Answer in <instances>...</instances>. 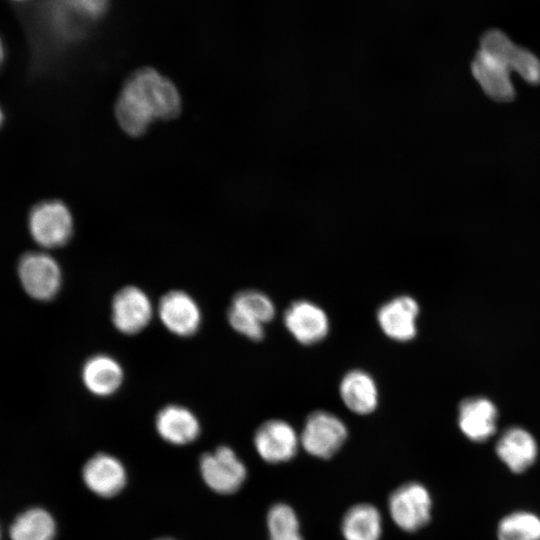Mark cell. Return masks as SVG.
Here are the masks:
<instances>
[{"label":"cell","mask_w":540,"mask_h":540,"mask_svg":"<svg viewBox=\"0 0 540 540\" xmlns=\"http://www.w3.org/2000/svg\"><path fill=\"white\" fill-rule=\"evenodd\" d=\"M181 98L176 86L152 68L135 71L117 98L115 114L124 132L140 136L155 120L177 116Z\"/></svg>","instance_id":"cell-1"},{"label":"cell","mask_w":540,"mask_h":540,"mask_svg":"<svg viewBox=\"0 0 540 540\" xmlns=\"http://www.w3.org/2000/svg\"><path fill=\"white\" fill-rule=\"evenodd\" d=\"M28 228L33 240L41 247L59 248L68 243L73 235V217L63 202L45 200L31 209Z\"/></svg>","instance_id":"cell-2"},{"label":"cell","mask_w":540,"mask_h":540,"mask_svg":"<svg viewBox=\"0 0 540 540\" xmlns=\"http://www.w3.org/2000/svg\"><path fill=\"white\" fill-rule=\"evenodd\" d=\"M388 508L393 522L403 531L416 532L426 526L432 516V498L419 482L404 483L389 497Z\"/></svg>","instance_id":"cell-3"},{"label":"cell","mask_w":540,"mask_h":540,"mask_svg":"<svg viewBox=\"0 0 540 540\" xmlns=\"http://www.w3.org/2000/svg\"><path fill=\"white\" fill-rule=\"evenodd\" d=\"M348 437L345 423L328 411H314L306 419L300 445L310 455L328 459L343 446Z\"/></svg>","instance_id":"cell-4"},{"label":"cell","mask_w":540,"mask_h":540,"mask_svg":"<svg viewBox=\"0 0 540 540\" xmlns=\"http://www.w3.org/2000/svg\"><path fill=\"white\" fill-rule=\"evenodd\" d=\"M18 275L26 293L40 301L53 299L62 284L58 262L45 252H28L18 265Z\"/></svg>","instance_id":"cell-5"},{"label":"cell","mask_w":540,"mask_h":540,"mask_svg":"<svg viewBox=\"0 0 540 540\" xmlns=\"http://www.w3.org/2000/svg\"><path fill=\"white\" fill-rule=\"evenodd\" d=\"M153 315V303L140 287L127 285L112 298L111 321L115 329L124 335H135L143 331Z\"/></svg>","instance_id":"cell-6"},{"label":"cell","mask_w":540,"mask_h":540,"mask_svg":"<svg viewBox=\"0 0 540 540\" xmlns=\"http://www.w3.org/2000/svg\"><path fill=\"white\" fill-rule=\"evenodd\" d=\"M199 467L205 483L220 494L236 492L247 474L243 462L228 446H219L212 452L204 453Z\"/></svg>","instance_id":"cell-7"},{"label":"cell","mask_w":540,"mask_h":540,"mask_svg":"<svg viewBox=\"0 0 540 540\" xmlns=\"http://www.w3.org/2000/svg\"><path fill=\"white\" fill-rule=\"evenodd\" d=\"M156 312L162 325L178 337L196 334L202 323V312L197 301L183 290L166 292L159 299Z\"/></svg>","instance_id":"cell-8"},{"label":"cell","mask_w":540,"mask_h":540,"mask_svg":"<svg viewBox=\"0 0 540 540\" xmlns=\"http://www.w3.org/2000/svg\"><path fill=\"white\" fill-rule=\"evenodd\" d=\"M480 49L500 60L510 71H516L529 84H540V60L531 51L514 44L502 31H486Z\"/></svg>","instance_id":"cell-9"},{"label":"cell","mask_w":540,"mask_h":540,"mask_svg":"<svg viewBox=\"0 0 540 540\" xmlns=\"http://www.w3.org/2000/svg\"><path fill=\"white\" fill-rule=\"evenodd\" d=\"M254 447L258 455L272 464L292 459L298 451L300 438L295 429L281 419H270L255 431Z\"/></svg>","instance_id":"cell-10"},{"label":"cell","mask_w":540,"mask_h":540,"mask_svg":"<svg viewBox=\"0 0 540 540\" xmlns=\"http://www.w3.org/2000/svg\"><path fill=\"white\" fill-rule=\"evenodd\" d=\"M283 321L293 338L303 345L323 340L329 332L326 312L309 300H297L286 309Z\"/></svg>","instance_id":"cell-11"},{"label":"cell","mask_w":540,"mask_h":540,"mask_svg":"<svg viewBox=\"0 0 540 540\" xmlns=\"http://www.w3.org/2000/svg\"><path fill=\"white\" fill-rule=\"evenodd\" d=\"M419 311V305L414 298L400 295L381 305L376 318L380 329L388 338L407 342L417 334Z\"/></svg>","instance_id":"cell-12"},{"label":"cell","mask_w":540,"mask_h":540,"mask_svg":"<svg viewBox=\"0 0 540 540\" xmlns=\"http://www.w3.org/2000/svg\"><path fill=\"white\" fill-rule=\"evenodd\" d=\"M83 481L98 496L109 498L117 495L126 484L123 464L107 453H97L84 465Z\"/></svg>","instance_id":"cell-13"},{"label":"cell","mask_w":540,"mask_h":540,"mask_svg":"<svg viewBox=\"0 0 540 540\" xmlns=\"http://www.w3.org/2000/svg\"><path fill=\"white\" fill-rule=\"evenodd\" d=\"M471 70L476 81L491 99L498 102L514 99L515 89L510 80V70L500 60L480 49L472 61Z\"/></svg>","instance_id":"cell-14"},{"label":"cell","mask_w":540,"mask_h":540,"mask_svg":"<svg viewBox=\"0 0 540 540\" xmlns=\"http://www.w3.org/2000/svg\"><path fill=\"white\" fill-rule=\"evenodd\" d=\"M155 428L164 441L173 445L192 443L201 431L200 422L193 411L178 404L166 405L158 411Z\"/></svg>","instance_id":"cell-15"},{"label":"cell","mask_w":540,"mask_h":540,"mask_svg":"<svg viewBox=\"0 0 540 540\" xmlns=\"http://www.w3.org/2000/svg\"><path fill=\"white\" fill-rule=\"evenodd\" d=\"M81 379L85 388L97 397L115 394L123 384L124 370L117 359L99 353L89 357L83 364Z\"/></svg>","instance_id":"cell-16"},{"label":"cell","mask_w":540,"mask_h":540,"mask_svg":"<svg viewBox=\"0 0 540 540\" xmlns=\"http://www.w3.org/2000/svg\"><path fill=\"white\" fill-rule=\"evenodd\" d=\"M498 458L514 474L526 472L538 456V445L525 429L512 427L498 439L495 447Z\"/></svg>","instance_id":"cell-17"},{"label":"cell","mask_w":540,"mask_h":540,"mask_svg":"<svg viewBox=\"0 0 540 540\" xmlns=\"http://www.w3.org/2000/svg\"><path fill=\"white\" fill-rule=\"evenodd\" d=\"M497 410L486 398H469L459 406L458 424L462 433L473 442H484L496 432Z\"/></svg>","instance_id":"cell-18"},{"label":"cell","mask_w":540,"mask_h":540,"mask_svg":"<svg viewBox=\"0 0 540 540\" xmlns=\"http://www.w3.org/2000/svg\"><path fill=\"white\" fill-rule=\"evenodd\" d=\"M340 398L353 413L366 415L378 406L379 392L374 378L364 370L348 371L339 385Z\"/></svg>","instance_id":"cell-19"},{"label":"cell","mask_w":540,"mask_h":540,"mask_svg":"<svg viewBox=\"0 0 540 540\" xmlns=\"http://www.w3.org/2000/svg\"><path fill=\"white\" fill-rule=\"evenodd\" d=\"M341 532L345 540H380L382 534L381 514L371 504H356L344 514Z\"/></svg>","instance_id":"cell-20"},{"label":"cell","mask_w":540,"mask_h":540,"mask_svg":"<svg viewBox=\"0 0 540 540\" xmlns=\"http://www.w3.org/2000/svg\"><path fill=\"white\" fill-rule=\"evenodd\" d=\"M56 523L45 509L32 507L17 515L9 527L11 540H53Z\"/></svg>","instance_id":"cell-21"},{"label":"cell","mask_w":540,"mask_h":540,"mask_svg":"<svg viewBox=\"0 0 540 540\" xmlns=\"http://www.w3.org/2000/svg\"><path fill=\"white\" fill-rule=\"evenodd\" d=\"M497 540H540V516L530 510L504 515L496 527Z\"/></svg>","instance_id":"cell-22"},{"label":"cell","mask_w":540,"mask_h":540,"mask_svg":"<svg viewBox=\"0 0 540 540\" xmlns=\"http://www.w3.org/2000/svg\"><path fill=\"white\" fill-rule=\"evenodd\" d=\"M269 540H304L298 517L285 503L274 504L267 514Z\"/></svg>","instance_id":"cell-23"},{"label":"cell","mask_w":540,"mask_h":540,"mask_svg":"<svg viewBox=\"0 0 540 540\" xmlns=\"http://www.w3.org/2000/svg\"><path fill=\"white\" fill-rule=\"evenodd\" d=\"M230 306L264 325L275 316L273 301L265 293L254 289L237 292Z\"/></svg>","instance_id":"cell-24"},{"label":"cell","mask_w":540,"mask_h":540,"mask_svg":"<svg viewBox=\"0 0 540 540\" xmlns=\"http://www.w3.org/2000/svg\"><path fill=\"white\" fill-rule=\"evenodd\" d=\"M227 320L234 331L250 340L260 341L264 337V324L247 316L232 306H229L228 308Z\"/></svg>","instance_id":"cell-25"},{"label":"cell","mask_w":540,"mask_h":540,"mask_svg":"<svg viewBox=\"0 0 540 540\" xmlns=\"http://www.w3.org/2000/svg\"><path fill=\"white\" fill-rule=\"evenodd\" d=\"M4 57H5V50H4V45H3V42L0 38V68H1V65L4 61Z\"/></svg>","instance_id":"cell-26"},{"label":"cell","mask_w":540,"mask_h":540,"mask_svg":"<svg viewBox=\"0 0 540 540\" xmlns=\"http://www.w3.org/2000/svg\"><path fill=\"white\" fill-rule=\"evenodd\" d=\"M2 122H3V112H2V110L0 108V126H1Z\"/></svg>","instance_id":"cell-27"},{"label":"cell","mask_w":540,"mask_h":540,"mask_svg":"<svg viewBox=\"0 0 540 540\" xmlns=\"http://www.w3.org/2000/svg\"><path fill=\"white\" fill-rule=\"evenodd\" d=\"M159 540H172V539H166V538H164V539H159Z\"/></svg>","instance_id":"cell-28"},{"label":"cell","mask_w":540,"mask_h":540,"mask_svg":"<svg viewBox=\"0 0 540 540\" xmlns=\"http://www.w3.org/2000/svg\"><path fill=\"white\" fill-rule=\"evenodd\" d=\"M0 540H1V527H0Z\"/></svg>","instance_id":"cell-29"},{"label":"cell","mask_w":540,"mask_h":540,"mask_svg":"<svg viewBox=\"0 0 540 540\" xmlns=\"http://www.w3.org/2000/svg\"><path fill=\"white\" fill-rule=\"evenodd\" d=\"M15 1H23V0H15Z\"/></svg>","instance_id":"cell-30"}]
</instances>
